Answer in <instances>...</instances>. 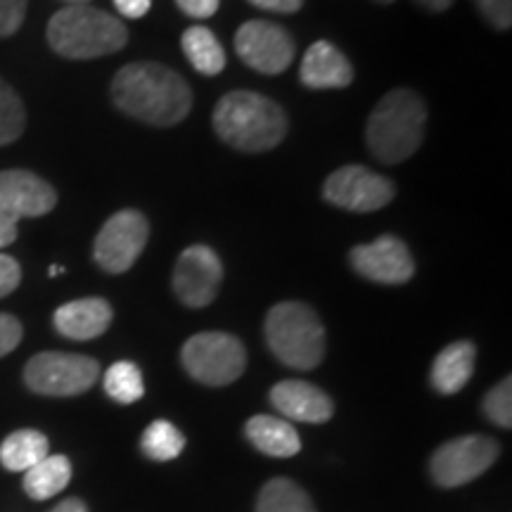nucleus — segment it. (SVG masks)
<instances>
[{
  "instance_id": "obj_1",
  "label": "nucleus",
  "mask_w": 512,
  "mask_h": 512,
  "mask_svg": "<svg viewBox=\"0 0 512 512\" xmlns=\"http://www.w3.org/2000/svg\"><path fill=\"white\" fill-rule=\"evenodd\" d=\"M112 100L145 124L176 126L190 114L192 91L181 74L164 64L133 62L114 76Z\"/></svg>"
},
{
  "instance_id": "obj_2",
  "label": "nucleus",
  "mask_w": 512,
  "mask_h": 512,
  "mask_svg": "<svg viewBox=\"0 0 512 512\" xmlns=\"http://www.w3.org/2000/svg\"><path fill=\"white\" fill-rule=\"evenodd\" d=\"M214 131L242 152H268L287 136V114L252 91H233L214 110Z\"/></svg>"
},
{
  "instance_id": "obj_3",
  "label": "nucleus",
  "mask_w": 512,
  "mask_h": 512,
  "mask_svg": "<svg viewBox=\"0 0 512 512\" xmlns=\"http://www.w3.org/2000/svg\"><path fill=\"white\" fill-rule=\"evenodd\" d=\"M427 107L411 88H396L377 102L370 114L368 150L384 164H401L418 152L425 138Z\"/></svg>"
},
{
  "instance_id": "obj_4",
  "label": "nucleus",
  "mask_w": 512,
  "mask_h": 512,
  "mask_svg": "<svg viewBox=\"0 0 512 512\" xmlns=\"http://www.w3.org/2000/svg\"><path fill=\"white\" fill-rule=\"evenodd\" d=\"M124 24L110 12L91 5H69L48 24V43L69 60H93L112 55L126 46Z\"/></svg>"
},
{
  "instance_id": "obj_5",
  "label": "nucleus",
  "mask_w": 512,
  "mask_h": 512,
  "mask_svg": "<svg viewBox=\"0 0 512 512\" xmlns=\"http://www.w3.org/2000/svg\"><path fill=\"white\" fill-rule=\"evenodd\" d=\"M266 342L275 358L297 370H313L325 356V328L311 306L275 304L266 316Z\"/></svg>"
},
{
  "instance_id": "obj_6",
  "label": "nucleus",
  "mask_w": 512,
  "mask_h": 512,
  "mask_svg": "<svg viewBox=\"0 0 512 512\" xmlns=\"http://www.w3.org/2000/svg\"><path fill=\"white\" fill-rule=\"evenodd\" d=\"M183 366L190 377L209 387L233 384L247 368V351L238 337L228 332H200L183 347Z\"/></svg>"
},
{
  "instance_id": "obj_7",
  "label": "nucleus",
  "mask_w": 512,
  "mask_h": 512,
  "mask_svg": "<svg viewBox=\"0 0 512 512\" xmlns=\"http://www.w3.org/2000/svg\"><path fill=\"white\" fill-rule=\"evenodd\" d=\"M100 377L98 361L81 354L43 351L27 363L24 380L29 389L43 396H76L88 392Z\"/></svg>"
},
{
  "instance_id": "obj_8",
  "label": "nucleus",
  "mask_w": 512,
  "mask_h": 512,
  "mask_svg": "<svg viewBox=\"0 0 512 512\" xmlns=\"http://www.w3.org/2000/svg\"><path fill=\"white\" fill-rule=\"evenodd\" d=\"M498 441L482 434H467L453 441H446L432 456V477L444 489L470 484L472 479L482 477L496 463Z\"/></svg>"
},
{
  "instance_id": "obj_9",
  "label": "nucleus",
  "mask_w": 512,
  "mask_h": 512,
  "mask_svg": "<svg viewBox=\"0 0 512 512\" xmlns=\"http://www.w3.org/2000/svg\"><path fill=\"white\" fill-rule=\"evenodd\" d=\"M325 202L339 209L368 214L387 207L394 200V183L361 164H347L332 171L323 185Z\"/></svg>"
},
{
  "instance_id": "obj_10",
  "label": "nucleus",
  "mask_w": 512,
  "mask_h": 512,
  "mask_svg": "<svg viewBox=\"0 0 512 512\" xmlns=\"http://www.w3.org/2000/svg\"><path fill=\"white\" fill-rule=\"evenodd\" d=\"M150 238L147 219L136 209H124L114 214L95 238V261L107 273H126L138 261Z\"/></svg>"
},
{
  "instance_id": "obj_11",
  "label": "nucleus",
  "mask_w": 512,
  "mask_h": 512,
  "mask_svg": "<svg viewBox=\"0 0 512 512\" xmlns=\"http://www.w3.org/2000/svg\"><path fill=\"white\" fill-rule=\"evenodd\" d=\"M235 50L249 69L259 74H283L294 60V38L280 24L254 19L235 34Z\"/></svg>"
},
{
  "instance_id": "obj_12",
  "label": "nucleus",
  "mask_w": 512,
  "mask_h": 512,
  "mask_svg": "<svg viewBox=\"0 0 512 512\" xmlns=\"http://www.w3.org/2000/svg\"><path fill=\"white\" fill-rule=\"evenodd\" d=\"M221 278L223 266L219 254L207 245H192L176 261L174 292L185 306L202 309L214 302Z\"/></svg>"
},
{
  "instance_id": "obj_13",
  "label": "nucleus",
  "mask_w": 512,
  "mask_h": 512,
  "mask_svg": "<svg viewBox=\"0 0 512 512\" xmlns=\"http://www.w3.org/2000/svg\"><path fill=\"white\" fill-rule=\"evenodd\" d=\"M351 266L366 280L382 285H403L413 278L415 266L406 242L394 235H382L370 245L351 249Z\"/></svg>"
},
{
  "instance_id": "obj_14",
  "label": "nucleus",
  "mask_w": 512,
  "mask_h": 512,
  "mask_svg": "<svg viewBox=\"0 0 512 512\" xmlns=\"http://www.w3.org/2000/svg\"><path fill=\"white\" fill-rule=\"evenodd\" d=\"M57 195L53 185L31 171H0V214L12 221L34 219L53 211Z\"/></svg>"
},
{
  "instance_id": "obj_15",
  "label": "nucleus",
  "mask_w": 512,
  "mask_h": 512,
  "mask_svg": "<svg viewBox=\"0 0 512 512\" xmlns=\"http://www.w3.org/2000/svg\"><path fill=\"white\" fill-rule=\"evenodd\" d=\"M271 403L275 411L283 413L285 418L309 422V425L328 422L332 411H335L330 396L304 380H285L275 384L271 389Z\"/></svg>"
},
{
  "instance_id": "obj_16",
  "label": "nucleus",
  "mask_w": 512,
  "mask_h": 512,
  "mask_svg": "<svg viewBox=\"0 0 512 512\" xmlns=\"http://www.w3.org/2000/svg\"><path fill=\"white\" fill-rule=\"evenodd\" d=\"M299 79L313 91L347 88L354 81V67L339 50L328 41H318L306 50Z\"/></svg>"
},
{
  "instance_id": "obj_17",
  "label": "nucleus",
  "mask_w": 512,
  "mask_h": 512,
  "mask_svg": "<svg viewBox=\"0 0 512 512\" xmlns=\"http://www.w3.org/2000/svg\"><path fill=\"white\" fill-rule=\"evenodd\" d=\"M55 328L60 335L76 339V342H86L105 335V330L112 323V306L105 299H76L60 306L55 311Z\"/></svg>"
},
{
  "instance_id": "obj_18",
  "label": "nucleus",
  "mask_w": 512,
  "mask_h": 512,
  "mask_svg": "<svg viewBox=\"0 0 512 512\" xmlns=\"http://www.w3.org/2000/svg\"><path fill=\"white\" fill-rule=\"evenodd\" d=\"M477 349L472 342H453L434 358V366L430 373L432 387L439 394H458L460 389L470 382L472 373H475Z\"/></svg>"
},
{
  "instance_id": "obj_19",
  "label": "nucleus",
  "mask_w": 512,
  "mask_h": 512,
  "mask_svg": "<svg viewBox=\"0 0 512 512\" xmlns=\"http://www.w3.org/2000/svg\"><path fill=\"white\" fill-rule=\"evenodd\" d=\"M245 434L261 453L271 458H292L302 451V441L290 422L275 415H254L245 425Z\"/></svg>"
},
{
  "instance_id": "obj_20",
  "label": "nucleus",
  "mask_w": 512,
  "mask_h": 512,
  "mask_svg": "<svg viewBox=\"0 0 512 512\" xmlns=\"http://www.w3.org/2000/svg\"><path fill=\"white\" fill-rule=\"evenodd\" d=\"M46 434L36 430H17L0 444V463L10 472H27L50 456Z\"/></svg>"
},
{
  "instance_id": "obj_21",
  "label": "nucleus",
  "mask_w": 512,
  "mask_h": 512,
  "mask_svg": "<svg viewBox=\"0 0 512 512\" xmlns=\"http://www.w3.org/2000/svg\"><path fill=\"white\" fill-rule=\"evenodd\" d=\"M72 482V463L64 456H48L24 472V491L34 501H48Z\"/></svg>"
},
{
  "instance_id": "obj_22",
  "label": "nucleus",
  "mask_w": 512,
  "mask_h": 512,
  "mask_svg": "<svg viewBox=\"0 0 512 512\" xmlns=\"http://www.w3.org/2000/svg\"><path fill=\"white\" fill-rule=\"evenodd\" d=\"M183 53L188 57L192 67L200 74L216 76L226 67V53L214 31L207 27H190L181 38Z\"/></svg>"
},
{
  "instance_id": "obj_23",
  "label": "nucleus",
  "mask_w": 512,
  "mask_h": 512,
  "mask_svg": "<svg viewBox=\"0 0 512 512\" xmlns=\"http://www.w3.org/2000/svg\"><path fill=\"white\" fill-rule=\"evenodd\" d=\"M256 512H316L311 498L299 484L292 479H271L261 489Z\"/></svg>"
},
{
  "instance_id": "obj_24",
  "label": "nucleus",
  "mask_w": 512,
  "mask_h": 512,
  "mask_svg": "<svg viewBox=\"0 0 512 512\" xmlns=\"http://www.w3.org/2000/svg\"><path fill=\"white\" fill-rule=\"evenodd\" d=\"M140 448H143L147 458L166 463V460H174L181 456L185 448V437L183 432L178 430L176 425H171L169 420H155L143 432Z\"/></svg>"
},
{
  "instance_id": "obj_25",
  "label": "nucleus",
  "mask_w": 512,
  "mask_h": 512,
  "mask_svg": "<svg viewBox=\"0 0 512 512\" xmlns=\"http://www.w3.org/2000/svg\"><path fill=\"white\" fill-rule=\"evenodd\" d=\"M105 392L117 403H126V406L128 403H136L145 394L143 373H140L136 363L117 361L105 373Z\"/></svg>"
},
{
  "instance_id": "obj_26",
  "label": "nucleus",
  "mask_w": 512,
  "mask_h": 512,
  "mask_svg": "<svg viewBox=\"0 0 512 512\" xmlns=\"http://www.w3.org/2000/svg\"><path fill=\"white\" fill-rule=\"evenodd\" d=\"M24 121H27V114H24L22 100L0 79V145H8L22 136Z\"/></svg>"
},
{
  "instance_id": "obj_27",
  "label": "nucleus",
  "mask_w": 512,
  "mask_h": 512,
  "mask_svg": "<svg viewBox=\"0 0 512 512\" xmlns=\"http://www.w3.org/2000/svg\"><path fill=\"white\" fill-rule=\"evenodd\" d=\"M484 413L494 425L505 427L510 430L512 427V380L505 377L503 382H498L484 399Z\"/></svg>"
},
{
  "instance_id": "obj_28",
  "label": "nucleus",
  "mask_w": 512,
  "mask_h": 512,
  "mask_svg": "<svg viewBox=\"0 0 512 512\" xmlns=\"http://www.w3.org/2000/svg\"><path fill=\"white\" fill-rule=\"evenodd\" d=\"M27 0H0V36H12L22 27Z\"/></svg>"
},
{
  "instance_id": "obj_29",
  "label": "nucleus",
  "mask_w": 512,
  "mask_h": 512,
  "mask_svg": "<svg viewBox=\"0 0 512 512\" xmlns=\"http://www.w3.org/2000/svg\"><path fill=\"white\" fill-rule=\"evenodd\" d=\"M482 15L494 24L496 29H510L512 24V0H475Z\"/></svg>"
},
{
  "instance_id": "obj_30",
  "label": "nucleus",
  "mask_w": 512,
  "mask_h": 512,
  "mask_svg": "<svg viewBox=\"0 0 512 512\" xmlns=\"http://www.w3.org/2000/svg\"><path fill=\"white\" fill-rule=\"evenodd\" d=\"M22 342V323L10 313H0V358L8 356Z\"/></svg>"
},
{
  "instance_id": "obj_31",
  "label": "nucleus",
  "mask_w": 512,
  "mask_h": 512,
  "mask_svg": "<svg viewBox=\"0 0 512 512\" xmlns=\"http://www.w3.org/2000/svg\"><path fill=\"white\" fill-rule=\"evenodd\" d=\"M19 280H22V268L17 261L8 254H0V297H8L10 292H15Z\"/></svg>"
},
{
  "instance_id": "obj_32",
  "label": "nucleus",
  "mask_w": 512,
  "mask_h": 512,
  "mask_svg": "<svg viewBox=\"0 0 512 512\" xmlns=\"http://www.w3.org/2000/svg\"><path fill=\"white\" fill-rule=\"evenodd\" d=\"M221 0H176V5L181 8L188 17L195 19H207L219 10Z\"/></svg>"
},
{
  "instance_id": "obj_33",
  "label": "nucleus",
  "mask_w": 512,
  "mask_h": 512,
  "mask_svg": "<svg viewBox=\"0 0 512 512\" xmlns=\"http://www.w3.org/2000/svg\"><path fill=\"white\" fill-rule=\"evenodd\" d=\"M256 8L268 12H280V15H292L304 5V0H249Z\"/></svg>"
},
{
  "instance_id": "obj_34",
  "label": "nucleus",
  "mask_w": 512,
  "mask_h": 512,
  "mask_svg": "<svg viewBox=\"0 0 512 512\" xmlns=\"http://www.w3.org/2000/svg\"><path fill=\"white\" fill-rule=\"evenodd\" d=\"M117 10L128 19L145 17L152 8V0H114Z\"/></svg>"
},
{
  "instance_id": "obj_35",
  "label": "nucleus",
  "mask_w": 512,
  "mask_h": 512,
  "mask_svg": "<svg viewBox=\"0 0 512 512\" xmlns=\"http://www.w3.org/2000/svg\"><path fill=\"white\" fill-rule=\"evenodd\" d=\"M17 240V221H12L10 216L0 214V249L10 247Z\"/></svg>"
},
{
  "instance_id": "obj_36",
  "label": "nucleus",
  "mask_w": 512,
  "mask_h": 512,
  "mask_svg": "<svg viewBox=\"0 0 512 512\" xmlns=\"http://www.w3.org/2000/svg\"><path fill=\"white\" fill-rule=\"evenodd\" d=\"M50 512H88V508H86V503L79 501V498H67V501L55 505Z\"/></svg>"
},
{
  "instance_id": "obj_37",
  "label": "nucleus",
  "mask_w": 512,
  "mask_h": 512,
  "mask_svg": "<svg viewBox=\"0 0 512 512\" xmlns=\"http://www.w3.org/2000/svg\"><path fill=\"white\" fill-rule=\"evenodd\" d=\"M420 8L430 10V12H444L453 5V0H415Z\"/></svg>"
},
{
  "instance_id": "obj_38",
  "label": "nucleus",
  "mask_w": 512,
  "mask_h": 512,
  "mask_svg": "<svg viewBox=\"0 0 512 512\" xmlns=\"http://www.w3.org/2000/svg\"><path fill=\"white\" fill-rule=\"evenodd\" d=\"M67 3L69 5H88V3H91V0H67Z\"/></svg>"
},
{
  "instance_id": "obj_39",
  "label": "nucleus",
  "mask_w": 512,
  "mask_h": 512,
  "mask_svg": "<svg viewBox=\"0 0 512 512\" xmlns=\"http://www.w3.org/2000/svg\"><path fill=\"white\" fill-rule=\"evenodd\" d=\"M64 271V268H60V266H53L50 268V275H60Z\"/></svg>"
},
{
  "instance_id": "obj_40",
  "label": "nucleus",
  "mask_w": 512,
  "mask_h": 512,
  "mask_svg": "<svg viewBox=\"0 0 512 512\" xmlns=\"http://www.w3.org/2000/svg\"><path fill=\"white\" fill-rule=\"evenodd\" d=\"M377 3H394V0H377Z\"/></svg>"
}]
</instances>
